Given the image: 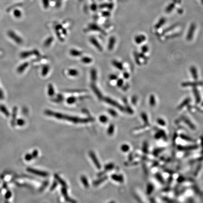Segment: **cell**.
I'll list each match as a JSON object with an SVG mask.
<instances>
[{
	"label": "cell",
	"mask_w": 203,
	"mask_h": 203,
	"mask_svg": "<svg viewBox=\"0 0 203 203\" xmlns=\"http://www.w3.org/2000/svg\"><path fill=\"white\" fill-rule=\"evenodd\" d=\"M45 113L48 115L54 116V117H55L58 119L67 120V121H70L74 123H87L88 121H90V120L88 119L79 118L77 117H74L73 116L65 115V114L64 115L61 113H54L50 110H47L46 111Z\"/></svg>",
	"instance_id": "cell-1"
},
{
	"label": "cell",
	"mask_w": 203,
	"mask_h": 203,
	"mask_svg": "<svg viewBox=\"0 0 203 203\" xmlns=\"http://www.w3.org/2000/svg\"><path fill=\"white\" fill-rule=\"evenodd\" d=\"M67 187H63L61 189L62 194L63 195L64 197H65V200H66L67 202L70 203H77V202L75 200L71 199L70 197L68 196L67 191Z\"/></svg>",
	"instance_id": "cell-2"
},
{
	"label": "cell",
	"mask_w": 203,
	"mask_h": 203,
	"mask_svg": "<svg viewBox=\"0 0 203 203\" xmlns=\"http://www.w3.org/2000/svg\"><path fill=\"white\" fill-rule=\"evenodd\" d=\"M27 171L28 172H30L32 174H34L39 175V176H42V177H46L48 175V172H47L41 171L37 170H35L34 169H32V168H28Z\"/></svg>",
	"instance_id": "cell-3"
},
{
	"label": "cell",
	"mask_w": 203,
	"mask_h": 203,
	"mask_svg": "<svg viewBox=\"0 0 203 203\" xmlns=\"http://www.w3.org/2000/svg\"><path fill=\"white\" fill-rule=\"evenodd\" d=\"M89 156H90V157L92 158V160H93V162H94V163L95 164L96 167L98 169H100L101 168V165L99 163L98 160L97 159V158H96L95 153L93 151H90L89 152Z\"/></svg>",
	"instance_id": "cell-4"
},
{
	"label": "cell",
	"mask_w": 203,
	"mask_h": 203,
	"mask_svg": "<svg viewBox=\"0 0 203 203\" xmlns=\"http://www.w3.org/2000/svg\"><path fill=\"white\" fill-rule=\"evenodd\" d=\"M195 29V26L194 24H192L189 28V32L187 36V39L188 40H190L192 39V37L193 36L194 33Z\"/></svg>",
	"instance_id": "cell-5"
},
{
	"label": "cell",
	"mask_w": 203,
	"mask_h": 203,
	"mask_svg": "<svg viewBox=\"0 0 203 203\" xmlns=\"http://www.w3.org/2000/svg\"><path fill=\"white\" fill-rule=\"evenodd\" d=\"M106 101L108 103L110 104H111L113 105L114 106L116 107H117L119 109V110H124V108L122 106H121L120 105L118 104V103L116 102L115 101H113L112 99L110 98H106L105 99Z\"/></svg>",
	"instance_id": "cell-6"
},
{
	"label": "cell",
	"mask_w": 203,
	"mask_h": 203,
	"mask_svg": "<svg viewBox=\"0 0 203 203\" xmlns=\"http://www.w3.org/2000/svg\"><path fill=\"white\" fill-rule=\"evenodd\" d=\"M203 83L202 82H184L182 84V86L183 87H196L199 85H202Z\"/></svg>",
	"instance_id": "cell-7"
},
{
	"label": "cell",
	"mask_w": 203,
	"mask_h": 203,
	"mask_svg": "<svg viewBox=\"0 0 203 203\" xmlns=\"http://www.w3.org/2000/svg\"><path fill=\"white\" fill-rule=\"evenodd\" d=\"M9 36L11 37V38H12L14 39V40L16 41V42L17 43L20 44L22 42V40L21 38H20L19 37L17 36L16 34H15L13 32H11L10 33H9Z\"/></svg>",
	"instance_id": "cell-8"
},
{
	"label": "cell",
	"mask_w": 203,
	"mask_h": 203,
	"mask_svg": "<svg viewBox=\"0 0 203 203\" xmlns=\"http://www.w3.org/2000/svg\"><path fill=\"white\" fill-rule=\"evenodd\" d=\"M146 40V37L144 35H139L135 37V42L137 44H140Z\"/></svg>",
	"instance_id": "cell-9"
},
{
	"label": "cell",
	"mask_w": 203,
	"mask_h": 203,
	"mask_svg": "<svg viewBox=\"0 0 203 203\" xmlns=\"http://www.w3.org/2000/svg\"><path fill=\"white\" fill-rule=\"evenodd\" d=\"M115 38L114 37H110V38L109 39V44H108V49H109V50L113 49V48L114 47L115 44Z\"/></svg>",
	"instance_id": "cell-10"
},
{
	"label": "cell",
	"mask_w": 203,
	"mask_h": 203,
	"mask_svg": "<svg viewBox=\"0 0 203 203\" xmlns=\"http://www.w3.org/2000/svg\"><path fill=\"white\" fill-rule=\"evenodd\" d=\"M190 70L191 73L192 75L195 79H197L198 78V74L196 68L195 66H191L190 68Z\"/></svg>",
	"instance_id": "cell-11"
},
{
	"label": "cell",
	"mask_w": 203,
	"mask_h": 203,
	"mask_svg": "<svg viewBox=\"0 0 203 203\" xmlns=\"http://www.w3.org/2000/svg\"><path fill=\"white\" fill-rule=\"evenodd\" d=\"M90 41H91V42L92 43V44H93L94 46H95L96 48H97L99 50H102V48L101 47L100 44L97 41V40L95 38H91L90 39Z\"/></svg>",
	"instance_id": "cell-12"
},
{
	"label": "cell",
	"mask_w": 203,
	"mask_h": 203,
	"mask_svg": "<svg viewBox=\"0 0 203 203\" xmlns=\"http://www.w3.org/2000/svg\"><path fill=\"white\" fill-rule=\"evenodd\" d=\"M193 93L194 94V96H195V97H196L197 103H199L200 102V100H201V98H200L199 93L198 91L197 90V88H194L193 89Z\"/></svg>",
	"instance_id": "cell-13"
},
{
	"label": "cell",
	"mask_w": 203,
	"mask_h": 203,
	"mask_svg": "<svg viewBox=\"0 0 203 203\" xmlns=\"http://www.w3.org/2000/svg\"><path fill=\"white\" fill-rule=\"evenodd\" d=\"M111 178L114 180L119 181V182H123V178L121 175H111Z\"/></svg>",
	"instance_id": "cell-14"
},
{
	"label": "cell",
	"mask_w": 203,
	"mask_h": 203,
	"mask_svg": "<svg viewBox=\"0 0 203 203\" xmlns=\"http://www.w3.org/2000/svg\"><path fill=\"white\" fill-rule=\"evenodd\" d=\"M55 177L59 182V183H61V184L62 185L63 187H67V185H66V184L65 183V182L63 180H62L61 178L59 177V176L58 175H55Z\"/></svg>",
	"instance_id": "cell-15"
},
{
	"label": "cell",
	"mask_w": 203,
	"mask_h": 203,
	"mask_svg": "<svg viewBox=\"0 0 203 203\" xmlns=\"http://www.w3.org/2000/svg\"><path fill=\"white\" fill-rule=\"evenodd\" d=\"M28 65V64L27 63H25L23 65H21L19 67H18V68L17 69L18 73H22L25 70L26 67H27Z\"/></svg>",
	"instance_id": "cell-16"
},
{
	"label": "cell",
	"mask_w": 203,
	"mask_h": 203,
	"mask_svg": "<svg viewBox=\"0 0 203 203\" xmlns=\"http://www.w3.org/2000/svg\"><path fill=\"white\" fill-rule=\"evenodd\" d=\"M68 74L71 76H76L78 75L79 72L76 69H70L68 71Z\"/></svg>",
	"instance_id": "cell-17"
},
{
	"label": "cell",
	"mask_w": 203,
	"mask_h": 203,
	"mask_svg": "<svg viewBox=\"0 0 203 203\" xmlns=\"http://www.w3.org/2000/svg\"><path fill=\"white\" fill-rule=\"evenodd\" d=\"M81 180H82V182L84 186L85 187H86V188L88 187V186H89L88 182V181H87V178H86V177L85 176H82V177H81Z\"/></svg>",
	"instance_id": "cell-18"
},
{
	"label": "cell",
	"mask_w": 203,
	"mask_h": 203,
	"mask_svg": "<svg viewBox=\"0 0 203 203\" xmlns=\"http://www.w3.org/2000/svg\"><path fill=\"white\" fill-rule=\"evenodd\" d=\"M149 103V104L151 106H155V105L156 104V99H155V96L153 95L150 96Z\"/></svg>",
	"instance_id": "cell-19"
},
{
	"label": "cell",
	"mask_w": 203,
	"mask_h": 203,
	"mask_svg": "<svg viewBox=\"0 0 203 203\" xmlns=\"http://www.w3.org/2000/svg\"><path fill=\"white\" fill-rule=\"evenodd\" d=\"M54 89L53 86H52L51 85H49L48 86V95L50 96H53L54 94Z\"/></svg>",
	"instance_id": "cell-20"
},
{
	"label": "cell",
	"mask_w": 203,
	"mask_h": 203,
	"mask_svg": "<svg viewBox=\"0 0 203 203\" xmlns=\"http://www.w3.org/2000/svg\"><path fill=\"white\" fill-rule=\"evenodd\" d=\"M113 63L115 67L117 68L118 69L121 70H122L123 69V66H122V64H121L120 63L118 62V61H114L113 62Z\"/></svg>",
	"instance_id": "cell-21"
},
{
	"label": "cell",
	"mask_w": 203,
	"mask_h": 203,
	"mask_svg": "<svg viewBox=\"0 0 203 203\" xmlns=\"http://www.w3.org/2000/svg\"><path fill=\"white\" fill-rule=\"evenodd\" d=\"M190 99L189 98H187L184 101L180 104V105L179 106V109H181V108H182L183 107H184L185 106H186V105H187V104H188L189 103V102H190Z\"/></svg>",
	"instance_id": "cell-22"
},
{
	"label": "cell",
	"mask_w": 203,
	"mask_h": 203,
	"mask_svg": "<svg viewBox=\"0 0 203 203\" xmlns=\"http://www.w3.org/2000/svg\"><path fill=\"white\" fill-rule=\"evenodd\" d=\"M7 109L4 106H3V105H0V110L2 112V113H4L5 114L6 116L9 115V113H8V111L6 110Z\"/></svg>",
	"instance_id": "cell-23"
},
{
	"label": "cell",
	"mask_w": 203,
	"mask_h": 203,
	"mask_svg": "<svg viewBox=\"0 0 203 203\" xmlns=\"http://www.w3.org/2000/svg\"><path fill=\"white\" fill-rule=\"evenodd\" d=\"M70 54L71 55L73 56H80L82 55V53L74 49L70 51Z\"/></svg>",
	"instance_id": "cell-24"
},
{
	"label": "cell",
	"mask_w": 203,
	"mask_h": 203,
	"mask_svg": "<svg viewBox=\"0 0 203 203\" xmlns=\"http://www.w3.org/2000/svg\"><path fill=\"white\" fill-rule=\"evenodd\" d=\"M114 126L113 124H111L108 129V132H107L108 134L110 135H113L114 133Z\"/></svg>",
	"instance_id": "cell-25"
},
{
	"label": "cell",
	"mask_w": 203,
	"mask_h": 203,
	"mask_svg": "<svg viewBox=\"0 0 203 203\" xmlns=\"http://www.w3.org/2000/svg\"><path fill=\"white\" fill-rule=\"evenodd\" d=\"M107 179V176L104 177L102 178V179H100V180H97V181H95V182H94V185H95V186L98 185H99V184H100V183H102V182H103L104 181V180H106Z\"/></svg>",
	"instance_id": "cell-26"
},
{
	"label": "cell",
	"mask_w": 203,
	"mask_h": 203,
	"mask_svg": "<svg viewBox=\"0 0 203 203\" xmlns=\"http://www.w3.org/2000/svg\"><path fill=\"white\" fill-rule=\"evenodd\" d=\"M76 101V98L74 97H70L67 99V103L69 104H73Z\"/></svg>",
	"instance_id": "cell-27"
},
{
	"label": "cell",
	"mask_w": 203,
	"mask_h": 203,
	"mask_svg": "<svg viewBox=\"0 0 203 203\" xmlns=\"http://www.w3.org/2000/svg\"><path fill=\"white\" fill-rule=\"evenodd\" d=\"M82 62H83L84 63L88 64V63H90L92 62V59L91 58L88 57H85L82 58Z\"/></svg>",
	"instance_id": "cell-28"
},
{
	"label": "cell",
	"mask_w": 203,
	"mask_h": 203,
	"mask_svg": "<svg viewBox=\"0 0 203 203\" xmlns=\"http://www.w3.org/2000/svg\"><path fill=\"white\" fill-rule=\"evenodd\" d=\"M99 120L102 123H106L108 121V118L106 116L102 115L100 117Z\"/></svg>",
	"instance_id": "cell-29"
},
{
	"label": "cell",
	"mask_w": 203,
	"mask_h": 203,
	"mask_svg": "<svg viewBox=\"0 0 203 203\" xmlns=\"http://www.w3.org/2000/svg\"><path fill=\"white\" fill-rule=\"evenodd\" d=\"M113 167H114V165L113 164H109L105 167V170L106 171L110 170L113 169Z\"/></svg>",
	"instance_id": "cell-30"
},
{
	"label": "cell",
	"mask_w": 203,
	"mask_h": 203,
	"mask_svg": "<svg viewBox=\"0 0 203 203\" xmlns=\"http://www.w3.org/2000/svg\"><path fill=\"white\" fill-rule=\"evenodd\" d=\"M49 70V68L48 66H45L43 67L42 69V75L45 76L48 73V71Z\"/></svg>",
	"instance_id": "cell-31"
},
{
	"label": "cell",
	"mask_w": 203,
	"mask_h": 203,
	"mask_svg": "<svg viewBox=\"0 0 203 203\" xmlns=\"http://www.w3.org/2000/svg\"><path fill=\"white\" fill-rule=\"evenodd\" d=\"M43 6L45 8H47L49 5V0H42Z\"/></svg>",
	"instance_id": "cell-32"
},
{
	"label": "cell",
	"mask_w": 203,
	"mask_h": 203,
	"mask_svg": "<svg viewBox=\"0 0 203 203\" xmlns=\"http://www.w3.org/2000/svg\"><path fill=\"white\" fill-rule=\"evenodd\" d=\"M129 149V146L128 145H126V144L122 145V147H121V149L122 150V151H125V152L128 151Z\"/></svg>",
	"instance_id": "cell-33"
},
{
	"label": "cell",
	"mask_w": 203,
	"mask_h": 203,
	"mask_svg": "<svg viewBox=\"0 0 203 203\" xmlns=\"http://www.w3.org/2000/svg\"><path fill=\"white\" fill-rule=\"evenodd\" d=\"M141 118H143V119H144V121L147 123L148 120V117H147V116L146 114V113H142L141 114Z\"/></svg>",
	"instance_id": "cell-34"
},
{
	"label": "cell",
	"mask_w": 203,
	"mask_h": 203,
	"mask_svg": "<svg viewBox=\"0 0 203 203\" xmlns=\"http://www.w3.org/2000/svg\"><path fill=\"white\" fill-rule=\"evenodd\" d=\"M123 84V80L122 79H118L117 82V85L119 87H121V86Z\"/></svg>",
	"instance_id": "cell-35"
},
{
	"label": "cell",
	"mask_w": 203,
	"mask_h": 203,
	"mask_svg": "<svg viewBox=\"0 0 203 203\" xmlns=\"http://www.w3.org/2000/svg\"><path fill=\"white\" fill-rule=\"evenodd\" d=\"M25 158L26 160L29 161L33 158V157L32 154H27L25 156Z\"/></svg>",
	"instance_id": "cell-36"
},
{
	"label": "cell",
	"mask_w": 203,
	"mask_h": 203,
	"mask_svg": "<svg viewBox=\"0 0 203 203\" xmlns=\"http://www.w3.org/2000/svg\"><path fill=\"white\" fill-rule=\"evenodd\" d=\"M52 38H48V39H47V42H45V45H46V46H48V45H49V44H50V43L52 42Z\"/></svg>",
	"instance_id": "cell-37"
},
{
	"label": "cell",
	"mask_w": 203,
	"mask_h": 203,
	"mask_svg": "<svg viewBox=\"0 0 203 203\" xmlns=\"http://www.w3.org/2000/svg\"><path fill=\"white\" fill-rule=\"evenodd\" d=\"M96 70H93L92 71V78L93 77V78H92V79H96Z\"/></svg>",
	"instance_id": "cell-38"
},
{
	"label": "cell",
	"mask_w": 203,
	"mask_h": 203,
	"mask_svg": "<svg viewBox=\"0 0 203 203\" xmlns=\"http://www.w3.org/2000/svg\"><path fill=\"white\" fill-rule=\"evenodd\" d=\"M141 50H142V51L144 52V53H145V52H147L148 51V47L147 46H143V47H142V49H141Z\"/></svg>",
	"instance_id": "cell-39"
},
{
	"label": "cell",
	"mask_w": 203,
	"mask_h": 203,
	"mask_svg": "<svg viewBox=\"0 0 203 203\" xmlns=\"http://www.w3.org/2000/svg\"><path fill=\"white\" fill-rule=\"evenodd\" d=\"M109 112L113 116H116L117 115V113H116L114 110H109Z\"/></svg>",
	"instance_id": "cell-40"
},
{
	"label": "cell",
	"mask_w": 203,
	"mask_h": 203,
	"mask_svg": "<svg viewBox=\"0 0 203 203\" xmlns=\"http://www.w3.org/2000/svg\"><path fill=\"white\" fill-rule=\"evenodd\" d=\"M158 122L161 125H162V126L165 125V122L162 119H158Z\"/></svg>",
	"instance_id": "cell-41"
},
{
	"label": "cell",
	"mask_w": 203,
	"mask_h": 203,
	"mask_svg": "<svg viewBox=\"0 0 203 203\" xmlns=\"http://www.w3.org/2000/svg\"><path fill=\"white\" fill-rule=\"evenodd\" d=\"M57 185V183L56 182V181H54V182L53 185L51 187V190H53L54 189H55V188L56 187V186Z\"/></svg>",
	"instance_id": "cell-42"
},
{
	"label": "cell",
	"mask_w": 203,
	"mask_h": 203,
	"mask_svg": "<svg viewBox=\"0 0 203 203\" xmlns=\"http://www.w3.org/2000/svg\"><path fill=\"white\" fill-rule=\"evenodd\" d=\"M17 123L18 125L22 126L25 123V121H24V120H23V119H19L17 121Z\"/></svg>",
	"instance_id": "cell-43"
},
{
	"label": "cell",
	"mask_w": 203,
	"mask_h": 203,
	"mask_svg": "<svg viewBox=\"0 0 203 203\" xmlns=\"http://www.w3.org/2000/svg\"><path fill=\"white\" fill-rule=\"evenodd\" d=\"M92 89H93V90H96L97 89V88H96V86H95V85H94L92 86ZM98 89V90H96V91L95 92V93H96V95H97V96H99V91Z\"/></svg>",
	"instance_id": "cell-44"
},
{
	"label": "cell",
	"mask_w": 203,
	"mask_h": 203,
	"mask_svg": "<svg viewBox=\"0 0 203 203\" xmlns=\"http://www.w3.org/2000/svg\"><path fill=\"white\" fill-rule=\"evenodd\" d=\"M117 78V77L115 75H111L110 76V79L111 80H114Z\"/></svg>",
	"instance_id": "cell-45"
},
{
	"label": "cell",
	"mask_w": 203,
	"mask_h": 203,
	"mask_svg": "<svg viewBox=\"0 0 203 203\" xmlns=\"http://www.w3.org/2000/svg\"><path fill=\"white\" fill-rule=\"evenodd\" d=\"M129 77V74H128V73H124V77L125 78L127 79Z\"/></svg>",
	"instance_id": "cell-46"
},
{
	"label": "cell",
	"mask_w": 203,
	"mask_h": 203,
	"mask_svg": "<svg viewBox=\"0 0 203 203\" xmlns=\"http://www.w3.org/2000/svg\"><path fill=\"white\" fill-rule=\"evenodd\" d=\"M137 101V98L136 97H133L132 99V102L134 104H135Z\"/></svg>",
	"instance_id": "cell-47"
},
{
	"label": "cell",
	"mask_w": 203,
	"mask_h": 203,
	"mask_svg": "<svg viewBox=\"0 0 203 203\" xmlns=\"http://www.w3.org/2000/svg\"><path fill=\"white\" fill-rule=\"evenodd\" d=\"M202 105H203V104H202Z\"/></svg>",
	"instance_id": "cell-48"
}]
</instances>
